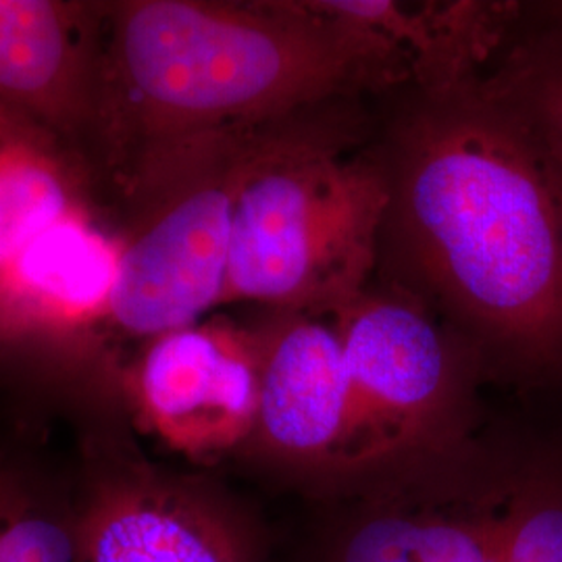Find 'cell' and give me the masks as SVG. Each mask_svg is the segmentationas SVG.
Returning <instances> with one entry per match:
<instances>
[{
	"instance_id": "6da1fadb",
	"label": "cell",
	"mask_w": 562,
	"mask_h": 562,
	"mask_svg": "<svg viewBox=\"0 0 562 562\" xmlns=\"http://www.w3.org/2000/svg\"><path fill=\"white\" fill-rule=\"evenodd\" d=\"M387 183L378 280L517 382L562 375V190L482 76L408 86L375 146Z\"/></svg>"
},
{
	"instance_id": "7a4b0ae2",
	"label": "cell",
	"mask_w": 562,
	"mask_h": 562,
	"mask_svg": "<svg viewBox=\"0 0 562 562\" xmlns=\"http://www.w3.org/2000/svg\"><path fill=\"white\" fill-rule=\"evenodd\" d=\"M99 115L150 157L411 86L401 55L313 0H130L111 13Z\"/></svg>"
},
{
	"instance_id": "3957f363",
	"label": "cell",
	"mask_w": 562,
	"mask_h": 562,
	"mask_svg": "<svg viewBox=\"0 0 562 562\" xmlns=\"http://www.w3.org/2000/svg\"><path fill=\"white\" fill-rule=\"evenodd\" d=\"M344 102L265 125L241 161L222 306L336 317L375 281L387 183Z\"/></svg>"
},
{
	"instance_id": "277c9868",
	"label": "cell",
	"mask_w": 562,
	"mask_h": 562,
	"mask_svg": "<svg viewBox=\"0 0 562 562\" xmlns=\"http://www.w3.org/2000/svg\"><path fill=\"white\" fill-rule=\"evenodd\" d=\"M259 130L186 142L136 169L140 220L109 306L127 336L153 340L222 306L236 186Z\"/></svg>"
},
{
	"instance_id": "5b68a950",
	"label": "cell",
	"mask_w": 562,
	"mask_h": 562,
	"mask_svg": "<svg viewBox=\"0 0 562 562\" xmlns=\"http://www.w3.org/2000/svg\"><path fill=\"white\" fill-rule=\"evenodd\" d=\"M340 327L350 385V436L341 469L442 452L459 431L475 357L406 292L375 280Z\"/></svg>"
},
{
	"instance_id": "8992f818",
	"label": "cell",
	"mask_w": 562,
	"mask_h": 562,
	"mask_svg": "<svg viewBox=\"0 0 562 562\" xmlns=\"http://www.w3.org/2000/svg\"><path fill=\"white\" fill-rule=\"evenodd\" d=\"M134 394L144 422L171 448L206 457L255 436L261 402L257 329L199 322L144 350Z\"/></svg>"
},
{
	"instance_id": "52a82bcc",
	"label": "cell",
	"mask_w": 562,
	"mask_h": 562,
	"mask_svg": "<svg viewBox=\"0 0 562 562\" xmlns=\"http://www.w3.org/2000/svg\"><path fill=\"white\" fill-rule=\"evenodd\" d=\"M261 340L255 436L281 461L341 469L350 436V385L334 317L269 311Z\"/></svg>"
},
{
	"instance_id": "ba28073f",
	"label": "cell",
	"mask_w": 562,
	"mask_h": 562,
	"mask_svg": "<svg viewBox=\"0 0 562 562\" xmlns=\"http://www.w3.org/2000/svg\"><path fill=\"white\" fill-rule=\"evenodd\" d=\"M92 9L57 0H0V106L57 136L99 115L101 48Z\"/></svg>"
},
{
	"instance_id": "9c48e42d",
	"label": "cell",
	"mask_w": 562,
	"mask_h": 562,
	"mask_svg": "<svg viewBox=\"0 0 562 562\" xmlns=\"http://www.w3.org/2000/svg\"><path fill=\"white\" fill-rule=\"evenodd\" d=\"M76 519L83 562H244L209 504L146 471L94 480Z\"/></svg>"
},
{
	"instance_id": "30bf717a",
	"label": "cell",
	"mask_w": 562,
	"mask_h": 562,
	"mask_svg": "<svg viewBox=\"0 0 562 562\" xmlns=\"http://www.w3.org/2000/svg\"><path fill=\"white\" fill-rule=\"evenodd\" d=\"M121 248L81 209L44 227L0 269V325L46 331L109 315Z\"/></svg>"
},
{
	"instance_id": "8fae6325",
	"label": "cell",
	"mask_w": 562,
	"mask_h": 562,
	"mask_svg": "<svg viewBox=\"0 0 562 562\" xmlns=\"http://www.w3.org/2000/svg\"><path fill=\"white\" fill-rule=\"evenodd\" d=\"M315 7L392 46L406 60L411 86H443L482 76L515 34L519 2L313 0Z\"/></svg>"
},
{
	"instance_id": "7c38bea8",
	"label": "cell",
	"mask_w": 562,
	"mask_h": 562,
	"mask_svg": "<svg viewBox=\"0 0 562 562\" xmlns=\"http://www.w3.org/2000/svg\"><path fill=\"white\" fill-rule=\"evenodd\" d=\"M59 138L0 106V269L44 227L80 209Z\"/></svg>"
},
{
	"instance_id": "4fadbf2b",
	"label": "cell",
	"mask_w": 562,
	"mask_h": 562,
	"mask_svg": "<svg viewBox=\"0 0 562 562\" xmlns=\"http://www.w3.org/2000/svg\"><path fill=\"white\" fill-rule=\"evenodd\" d=\"M482 78L536 142L562 190V13L546 2L525 9Z\"/></svg>"
},
{
	"instance_id": "5bb4252c",
	"label": "cell",
	"mask_w": 562,
	"mask_h": 562,
	"mask_svg": "<svg viewBox=\"0 0 562 562\" xmlns=\"http://www.w3.org/2000/svg\"><path fill=\"white\" fill-rule=\"evenodd\" d=\"M513 464L492 487L490 510L471 519L382 515L348 540L341 562H501L508 525Z\"/></svg>"
},
{
	"instance_id": "9a60e30c",
	"label": "cell",
	"mask_w": 562,
	"mask_h": 562,
	"mask_svg": "<svg viewBox=\"0 0 562 562\" xmlns=\"http://www.w3.org/2000/svg\"><path fill=\"white\" fill-rule=\"evenodd\" d=\"M0 562H83L76 508L0 469Z\"/></svg>"
},
{
	"instance_id": "2e32d148",
	"label": "cell",
	"mask_w": 562,
	"mask_h": 562,
	"mask_svg": "<svg viewBox=\"0 0 562 562\" xmlns=\"http://www.w3.org/2000/svg\"><path fill=\"white\" fill-rule=\"evenodd\" d=\"M503 562H562V459L513 462Z\"/></svg>"
},
{
	"instance_id": "e0dca14e",
	"label": "cell",
	"mask_w": 562,
	"mask_h": 562,
	"mask_svg": "<svg viewBox=\"0 0 562 562\" xmlns=\"http://www.w3.org/2000/svg\"><path fill=\"white\" fill-rule=\"evenodd\" d=\"M552 11H557V13H562V0L561 2H546Z\"/></svg>"
}]
</instances>
